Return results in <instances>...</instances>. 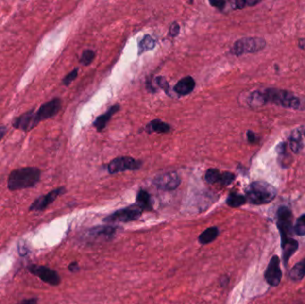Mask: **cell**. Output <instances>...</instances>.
I'll use <instances>...</instances> for the list:
<instances>
[{"label": "cell", "instance_id": "6da1fadb", "mask_svg": "<svg viewBox=\"0 0 305 304\" xmlns=\"http://www.w3.org/2000/svg\"><path fill=\"white\" fill-rule=\"evenodd\" d=\"M278 228L281 237L284 262L287 265L299 246L298 242L293 238V214L288 207L281 206L278 210Z\"/></svg>", "mask_w": 305, "mask_h": 304}, {"label": "cell", "instance_id": "7a4b0ae2", "mask_svg": "<svg viewBox=\"0 0 305 304\" xmlns=\"http://www.w3.org/2000/svg\"><path fill=\"white\" fill-rule=\"evenodd\" d=\"M41 178V170L37 167H22L12 170L7 179L10 191L32 188L38 184Z\"/></svg>", "mask_w": 305, "mask_h": 304}, {"label": "cell", "instance_id": "3957f363", "mask_svg": "<svg viewBox=\"0 0 305 304\" xmlns=\"http://www.w3.org/2000/svg\"><path fill=\"white\" fill-rule=\"evenodd\" d=\"M246 200L253 204L262 205L272 202L277 196V189L265 181L253 182L245 191Z\"/></svg>", "mask_w": 305, "mask_h": 304}, {"label": "cell", "instance_id": "277c9868", "mask_svg": "<svg viewBox=\"0 0 305 304\" xmlns=\"http://www.w3.org/2000/svg\"><path fill=\"white\" fill-rule=\"evenodd\" d=\"M265 103H271L283 106L285 108L294 110H305V101L298 97H295L293 93L271 88L263 92Z\"/></svg>", "mask_w": 305, "mask_h": 304}, {"label": "cell", "instance_id": "5b68a950", "mask_svg": "<svg viewBox=\"0 0 305 304\" xmlns=\"http://www.w3.org/2000/svg\"><path fill=\"white\" fill-rule=\"evenodd\" d=\"M265 46H266V41L262 38H258V37L243 38L235 42L232 52L236 55L252 54V53H256L261 51L265 48Z\"/></svg>", "mask_w": 305, "mask_h": 304}, {"label": "cell", "instance_id": "8992f818", "mask_svg": "<svg viewBox=\"0 0 305 304\" xmlns=\"http://www.w3.org/2000/svg\"><path fill=\"white\" fill-rule=\"evenodd\" d=\"M142 212L143 210L136 204L116 211L105 218L104 221L107 223L131 222L139 219Z\"/></svg>", "mask_w": 305, "mask_h": 304}, {"label": "cell", "instance_id": "52a82bcc", "mask_svg": "<svg viewBox=\"0 0 305 304\" xmlns=\"http://www.w3.org/2000/svg\"><path fill=\"white\" fill-rule=\"evenodd\" d=\"M62 108V100L60 98H53L49 102L42 104L37 112L34 113L35 123L38 126L39 122L50 119L59 113Z\"/></svg>", "mask_w": 305, "mask_h": 304}, {"label": "cell", "instance_id": "ba28073f", "mask_svg": "<svg viewBox=\"0 0 305 304\" xmlns=\"http://www.w3.org/2000/svg\"><path fill=\"white\" fill-rule=\"evenodd\" d=\"M141 163L131 157H117L108 164L109 173L115 174L125 170H136L140 168Z\"/></svg>", "mask_w": 305, "mask_h": 304}, {"label": "cell", "instance_id": "9c48e42d", "mask_svg": "<svg viewBox=\"0 0 305 304\" xmlns=\"http://www.w3.org/2000/svg\"><path fill=\"white\" fill-rule=\"evenodd\" d=\"M28 270L50 286H58L60 284L61 278L58 273L48 267L32 265L28 267Z\"/></svg>", "mask_w": 305, "mask_h": 304}, {"label": "cell", "instance_id": "30bf717a", "mask_svg": "<svg viewBox=\"0 0 305 304\" xmlns=\"http://www.w3.org/2000/svg\"><path fill=\"white\" fill-rule=\"evenodd\" d=\"M65 193H66V188L62 186V187H58L56 189L49 192L47 195L39 196L32 203V205L29 208V211L30 212H42L49 206V204L55 202L58 196H62Z\"/></svg>", "mask_w": 305, "mask_h": 304}, {"label": "cell", "instance_id": "8fae6325", "mask_svg": "<svg viewBox=\"0 0 305 304\" xmlns=\"http://www.w3.org/2000/svg\"><path fill=\"white\" fill-rule=\"evenodd\" d=\"M180 184V177L174 171L161 174L153 180V185L161 190H174Z\"/></svg>", "mask_w": 305, "mask_h": 304}, {"label": "cell", "instance_id": "7c38bea8", "mask_svg": "<svg viewBox=\"0 0 305 304\" xmlns=\"http://www.w3.org/2000/svg\"><path fill=\"white\" fill-rule=\"evenodd\" d=\"M265 280L271 287H278L282 278V271L280 269V260L278 256H273L268 264L265 271Z\"/></svg>", "mask_w": 305, "mask_h": 304}, {"label": "cell", "instance_id": "4fadbf2b", "mask_svg": "<svg viewBox=\"0 0 305 304\" xmlns=\"http://www.w3.org/2000/svg\"><path fill=\"white\" fill-rule=\"evenodd\" d=\"M34 111L35 109H32L26 113L21 114L20 116L16 117L13 119L12 126L17 130H20L24 132L33 131V129L37 127L35 123V119H34V113H35Z\"/></svg>", "mask_w": 305, "mask_h": 304}, {"label": "cell", "instance_id": "5bb4252c", "mask_svg": "<svg viewBox=\"0 0 305 304\" xmlns=\"http://www.w3.org/2000/svg\"><path fill=\"white\" fill-rule=\"evenodd\" d=\"M196 87V82L192 77H185L176 84L175 92L180 96H186L190 94Z\"/></svg>", "mask_w": 305, "mask_h": 304}, {"label": "cell", "instance_id": "9a60e30c", "mask_svg": "<svg viewBox=\"0 0 305 304\" xmlns=\"http://www.w3.org/2000/svg\"><path fill=\"white\" fill-rule=\"evenodd\" d=\"M119 110H120V105L119 104H115L114 106H112L105 114L98 116V118L95 119V121H94V127L97 129V131H103L104 128H105L106 124L108 123L110 119L112 118V116L115 113H117Z\"/></svg>", "mask_w": 305, "mask_h": 304}, {"label": "cell", "instance_id": "2e32d148", "mask_svg": "<svg viewBox=\"0 0 305 304\" xmlns=\"http://www.w3.org/2000/svg\"><path fill=\"white\" fill-rule=\"evenodd\" d=\"M116 228L111 227V226H105V227H98L94 228L88 231V234L94 237H103V238H109L113 234L115 233Z\"/></svg>", "mask_w": 305, "mask_h": 304}, {"label": "cell", "instance_id": "e0dca14e", "mask_svg": "<svg viewBox=\"0 0 305 304\" xmlns=\"http://www.w3.org/2000/svg\"><path fill=\"white\" fill-rule=\"evenodd\" d=\"M219 229L217 227H211L205 229L203 233L199 236L198 241L201 245H208L213 242L215 239L218 237Z\"/></svg>", "mask_w": 305, "mask_h": 304}, {"label": "cell", "instance_id": "ac0fdd59", "mask_svg": "<svg viewBox=\"0 0 305 304\" xmlns=\"http://www.w3.org/2000/svg\"><path fill=\"white\" fill-rule=\"evenodd\" d=\"M169 130H170V127L167 123L162 121L161 119H153L152 121H150L146 127V131L149 133H152V132L166 133V132H169Z\"/></svg>", "mask_w": 305, "mask_h": 304}, {"label": "cell", "instance_id": "d6986e66", "mask_svg": "<svg viewBox=\"0 0 305 304\" xmlns=\"http://www.w3.org/2000/svg\"><path fill=\"white\" fill-rule=\"evenodd\" d=\"M136 205L144 210H151L152 209V200L151 196L147 191L140 190L136 196Z\"/></svg>", "mask_w": 305, "mask_h": 304}, {"label": "cell", "instance_id": "ffe728a7", "mask_svg": "<svg viewBox=\"0 0 305 304\" xmlns=\"http://www.w3.org/2000/svg\"><path fill=\"white\" fill-rule=\"evenodd\" d=\"M305 277V259L296 263L290 270L289 277L293 281H300Z\"/></svg>", "mask_w": 305, "mask_h": 304}, {"label": "cell", "instance_id": "44dd1931", "mask_svg": "<svg viewBox=\"0 0 305 304\" xmlns=\"http://www.w3.org/2000/svg\"><path fill=\"white\" fill-rule=\"evenodd\" d=\"M246 201L247 200H246L245 196L237 194V193H232L229 195L228 199H227V204L229 207H232V208H237V207L244 205Z\"/></svg>", "mask_w": 305, "mask_h": 304}, {"label": "cell", "instance_id": "7402d4cb", "mask_svg": "<svg viewBox=\"0 0 305 304\" xmlns=\"http://www.w3.org/2000/svg\"><path fill=\"white\" fill-rule=\"evenodd\" d=\"M222 176H223V173H220L217 169H209L205 173V179L210 184H215V183L221 184Z\"/></svg>", "mask_w": 305, "mask_h": 304}, {"label": "cell", "instance_id": "603a6c76", "mask_svg": "<svg viewBox=\"0 0 305 304\" xmlns=\"http://www.w3.org/2000/svg\"><path fill=\"white\" fill-rule=\"evenodd\" d=\"M248 103L253 107H259L265 104V99L263 96V92L255 91L251 94L250 97L248 98Z\"/></svg>", "mask_w": 305, "mask_h": 304}, {"label": "cell", "instance_id": "cb8c5ba5", "mask_svg": "<svg viewBox=\"0 0 305 304\" xmlns=\"http://www.w3.org/2000/svg\"><path fill=\"white\" fill-rule=\"evenodd\" d=\"M154 47H155V41L153 40V38L149 35H146L138 45L139 54H141L142 52H144V51L152 49Z\"/></svg>", "mask_w": 305, "mask_h": 304}, {"label": "cell", "instance_id": "d4e9b609", "mask_svg": "<svg viewBox=\"0 0 305 304\" xmlns=\"http://www.w3.org/2000/svg\"><path fill=\"white\" fill-rule=\"evenodd\" d=\"M290 148L293 150V152H299L301 148L303 147L302 145V140H301V135L300 132H296V134H293V136L290 138Z\"/></svg>", "mask_w": 305, "mask_h": 304}, {"label": "cell", "instance_id": "484cf974", "mask_svg": "<svg viewBox=\"0 0 305 304\" xmlns=\"http://www.w3.org/2000/svg\"><path fill=\"white\" fill-rule=\"evenodd\" d=\"M294 232L298 236L305 235V214L300 216L294 226Z\"/></svg>", "mask_w": 305, "mask_h": 304}, {"label": "cell", "instance_id": "4316f807", "mask_svg": "<svg viewBox=\"0 0 305 304\" xmlns=\"http://www.w3.org/2000/svg\"><path fill=\"white\" fill-rule=\"evenodd\" d=\"M95 55H96V54H95V52L93 50H90V49L84 50L82 52V57H81L80 62L82 63L83 66H88V65H90L92 63L93 60L95 58Z\"/></svg>", "mask_w": 305, "mask_h": 304}, {"label": "cell", "instance_id": "83f0119b", "mask_svg": "<svg viewBox=\"0 0 305 304\" xmlns=\"http://www.w3.org/2000/svg\"><path fill=\"white\" fill-rule=\"evenodd\" d=\"M78 76V69H74L70 73H68L63 80V83L65 86H69L71 82H73Z\"/></svg>", "mask_w": 305, "mask_h": 304}, {"label": "cell", "instance_id": "f1b7e54d", "mask_svg": "<svg viewBox=\"0 0 305 304\" xmlns=\"http://www.w3.org/2000/svg\"><path fill=\"white\" fill-rule=\"evenodd\" d=\"M180 27L178 22H173L169 28V35L171 37H176L180 33Z\"/></svg>", "mask_w": 305, "mask_h": 304}, {"label": "cell", "instance_id": "f546056e", "mask_svg": "<svg viewBox=\"0 0 305 304\" xmlns=\"http://www.w3.org/2000/svg\"><path fill=\"white\" fill-rule=\"evenodd\" d=\"M157 83H158L159 87H162L165 92H169V84H168V82H166V80L164 78L158 77Z\"/></svg>", "mask_w": 305, "mask_h": 304}, {"label": "cell", "instance_id": "4dcf8cb0", "mask_svg": "<svg viewBox=\"0 0 305 304\" xmlns=\"http://www.w3.org/2000/svg\"><path fill=\"white\" fill-rule=\"evenodd\" d=\"M210 4L214 7H217L219 9H222L225 6V2L224 1H211Z\"/></svg>", "mask_w": 305, "mask_h": 304}, {"label": "cell", "instance_id": "1f68e13d", "mask_svg": "<svg viewBox=\"0 0 305 304\" xmlns=\"http://www.w3.org/2000/svg\"><path fill=\"white\" fill-rule=\"evenodd\" d=\"M68 269H69L70 271L74 273V272H77L79 270V265H78L77 262L74 261V262H71V264L68 266Z\"/></svg>", "mask_w": 305, "mask_h": 304}, {"label": "cell", "instance_id": "d6a6232c", "mask_svg": "<svg viewBox=\"0 0 305 304\" xmlns=\"http://www.w3.org/2000/svg\"><path fill=\"white\" fill-rule=\"evenodd\" d=\"M20 304H38V300L37 298H31L23 300Z\"/></svg>", "mask_w": 305, "mask_h": 304}, {"label": "cell", "instance_id": "836d02e7", "mask_svg": "<svg viewBox=\"0 0 305 304\" xmlns=\"http://www.w3.org/2000/svg\"><path fill=\"white\" fill-rule=\"evenodd\" d=\"M247 138H248V141L250 142V143H254V142L256 141V136L254 135V133H253L252 131L247 132Z\"/></svg>", "mask_w": 305, "mask_h": 304}, {"label": "cell", "instance_id": "e575fe53", "mask_svg": "<svg viewBox=\"0 0 305 304\" xmlns=\"http://www.w3.org/2000/svg\"><path fill=\"white\" fill-rule=\"evenodd\" d=\"M6 132H7V128L5 126H1L0 127V141L4 138V136H6Z\"/></svg>", "mask_w": 305, "mask_h": 304}, {"label": "cell", "instance_id": "d590c367", "mask_svg": "<svg viewBox=\"0 0 305 304\" xmlns=\"http://www.w3.org/2000/svg\"><path fill=\"white\" fill-rule=\"evenodd\" d=\"M299 47L300 48H302V49H305V38L300 39Z\"/></svg>", "mask_w": 305, "mask_h": 304}, {"label": "cell", "instance_id": "8d00e7d4", "mask_svg": "<svg viewBox=\"0 0 305 304\" xmlns=\"http://www.w3.org/2000/svg\"></svg>", "mask_w": 305, "mask_h": 304}]
</instances>
